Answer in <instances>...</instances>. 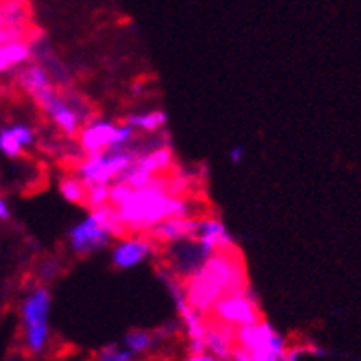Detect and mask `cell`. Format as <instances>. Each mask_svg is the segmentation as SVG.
<instances>
[{
  "instance_id": "d6986e66",
  "label": "cell",
  "mask_w": 361,
  "mask_h": 361,
  "mask_svg": "<svg viewBox=\"0 0 361 361\" xmlns=\"http://www.w3.org/2000/svg\"><path fill=\"white\" fill-rule=\"evenodd\" d=\"M153 336L146 330H131L124 336V345L133 352L135 356H140V354H146L149 352V348L153 347Z\"/></svg>"
},
{
  "instance_id": "277c9868",
  "label": "cell",
  "mask_w": 361,
  "mask_h": 361,
  "mask_svg": "<svg viewBox=\"0 0 361 361\" xmlns=\"http://www.w3.org/2000/svg\"><path fill=\"white\" fill-rule=\"evenodd\" d=\"M50 306L52 297L43 286L30 291L20 305V323H23L24 343L32 354L44 352L50 339Z\"/></svg>"
},
{
  "instance_id": "8fae6325",
  "label": "cell",
  "mask_w": 361,
  "mask_h": 361,
  "mask_svg": "<svg viewBox=\"0 0 361 361\" xmlns=\"http://www.w3.org/2000/svg\"><path fill=\"white\" fill-rule=\"evenodd\" d=\"M200 219L197 216H173L159 221L155 227L147 231V234L153 238V242L162 243H176L183 240L195 238L197 228H200Z\"/></svg>"
},
{
  "instance_id": "ffe728a7",
  "label": "cell",
  "mask_w": 361,
  "mask_h": 361,
  "mask_svg": "<svg viewBox=\"0 0 361 361\" xmlns=\"http://www.w3.org/2000/svg\"><path fill=\"white\" fill-rule=\"evenodd\" d=\"M109 186L104 183H92L87 185V195H85V207L87 209H98L104 204H109Z\"/></svg>"
},
{
  "instance_id": "7a4b0ae2",
  "label": "cell",
  "mask_w": 361,
  "mask_h": 361,
  "mask_svg": "<svg viewBox=\"0 0 361 361\" xmlns=\"http://www.w3.org/2000/svg\"><path fill=\"white\" fill-rule=\"evenodd\" d=\"M170 197L168 179L157 176L149 185L133 188L116 209L128 225L129 233H147L159 221L170 218Z\"/></svg>"
},
{
  "instance_id": "ba28073f",
  "label": "cell",
  "mask_w": 361,
  "mask_h": 361,
  "mask_svg": "<svg viewBox=\"0 0 361 361\" xmlns=\"http://www.w3.org/2000/svg\"><path fill=\"white\" fill-rule=\"evenodd\" d=\"M34 100L63 135L78 137L85 122V107H78L74 98L67 100L54 85L44 89Z\"/></svg>"
},
{
  "instance_id": "9c48e42d",
  "label": "cell",
  "mask_w": 361,
  "mask_h": 361,
  "mask_svg": "<svg viewBox=\"0 0 361 361\" xmlns=\"http://www.w3.org/2000/svg\"><path fill=\"white\" fill-rule=\"evenodd\" d=\"M210 317L233 328L255 323L262 317L257 291L252 290L251 284H249L243 290L224 295L210 312Z\"/></svg>"
},
{
  "instance_id": "484cf974",
  "label": "cell",
  "mask_w": 361,
  "mask_h": 361,
  "mask_svg": "<svg viewBox=\"0 0 361 361\" xmlns=\"http://www.w3.org/2000/svg\"><path fill=\"white\" fill-rule=\"evenodd\" d=\"M231 360H234V361H252V357H251V354L245 350V348L240 347V345H234L233 357H231Z\"/></svg>"
},
{
  "instance_id": "d4e9b609",
  "label": "cell",
  "mask_w": 361,
  "mask_h": 361,
  "mask_svg": "<svg viewBox=\"0 0 361 361\" xmlns=\"http://www.w3.org/2000/svg\"><path fill=\"white\" fill-rule=\"evenodd\" d=\"M11 131H13V135L17 138H19V142L23 144L24 147H28L30 144L34 142V131L28 128V126H24V124H15L11 126Z\"/></svg>"
},
{
  "instance_id": "5bb4252c",
  "label": "cell",
  "mask_w": 361,
  "mask_h": 361,
  "mask_svg": "<svg viewBox=\"0 0 361 361\" xmlns=\"http://www.w3.org/2000/svg\"><path fill=\"white\" fill-rule=\"evenodd\" d=\"M135 162L138 166H142L144 170H147L153 176H164L166 171H170L173 168V152H171L168 146H157L153 149H146V152L137 153Z\"/></svg>"
},
{
  "instance_id": "9a60e30c",
  "label": "cell",
  "mask_w": 361,
  "mask_h": 361,
  "mask_svg": "<svg viewBox=\"0 0 361 361\" xmlns=\"http://www.w3.org/2000/svg\"><path fill=\"white\" fill-rule=\"evenodd\" d=\"M32 43L28 39H15L0 47V72H8L32 59Z\"/></svg>"
},
{
  "instance_id": "e0dca14e",
  "label": "cell",
  "mask_w": 361,
  "mask_h": 361,
  "mask_svg": "<svg viewBox=\"0 0 361 361\" xmlns=\"http://www.w3.org/2000/svg\"><path fill=\"white\" fill-rule=\"evenodd\" d=\"M166 113H162V111H149V113L129 114V116H126L124 122H128L129 126H133L138 131H144V133H157V131H161L166 126Z\"/></svg>"
},
{
  "instance_id": "8992f818",
  "label": "cell",
  "mask_w": 361,
  "mask_h": 361,
  "mask_svg": "<svg viewBox=\"0 0 361 361\" xmlns=\"http://www.w3.org/2000/svg\"><path fill=\"white\" fill-rule=\"evenodd\" d=\"M135 157H137V149H131V146L122 147V149L90 153L80 162L76 176L85 185H92V183L111 185L114 180H118L122 173L133 164Z\"/></svg>"
},
{
  "instance_id": "5b68a950",
  "label": "cell",
  "mask_w": 361,
  "mask_h": 361,
  "mask_svg": "<svg viewBox=\"0 0 361 361\" xmlns=\"http://www.w3.org/2000/svg\"><path fill=\"white\" fill-rule=\"evenodd\" d=\"M234 343L245 348L252 361H284L288 352L286 339L264 317L236 328Z\"/></svg>"
},
{
  "instance_id": "44dd1931",
  "label": "cell",
  "mask_w": 361,
  "mask_h": 361,
  "mask_svg": "<svg viewBox=\"0 0 361 361\" xmlns=\"http://www.w3.org/2000/svg\"><path fill=\"white\" fill-rule=\"evenodd\" d=\"M24 146L19 142V138L15 137L13 131L10 128H6L0 131V152L4 153L6 157H20L23 155Z\"/></svg>"
},
{
  "instance_id": "ac0fdd59",
  "label": "cell",
  "mask_w": 361,
  "mask_h": 361,
  "mask_svg": "<svg viewBox=\"0 0 361 361\" xmlns=\"http://www.w3.org/2000/svg\"><path fill=\"white\" fill-rule=\"evenodd\" d=\"M59 194L63 195V200L68 201V203L83 204L85 203L87 195V185L80 177H65L59 183Z\"/></svg>"
},
{
  "instance_id": "52a82bcc",
  "label": "cell",
  "mask_w": 361,
  "mask_h": 361,
  "mask_svg": "<svg viewBox=\"0 0 361 361\" xmlns=\"http://www.w3.org/2000/svg\"><path fill=\"white\" fill-rule=\"evenodd\" d=\"M135 135H137V129L128 122L113 124L107 120H89L87 124L81 126L78 140H80L81 149L90 155V153L107 152V149L129 147L133 144Z\"/></svg>"
},
{
  "instance_id": "603a6c76",
  "label": "cell",
  "mask_w": 361,
  "mask_h": 361,
  "mask_svg": "<svg viewBox=\"0 0 361 361\" xmlns=\"http://www.w3.org/2000/svg\"><path fill=\"white\" fill-rule=\"evenodd\" d=\"M133 190V186H129L126 180H114L109 186V204L113 207H120L124 203V200L129 195V192Z\"/></svg>"
},
{
  "instance_id": "7c38bea8",
  "label": "cell",
  "mask_w": 361,
  "mask_h": 361,
  "mask_svg": "<svg viewBox=\"0 0 361 361\" xmlns=\"http://www.w3.org/2000/svg\"><path fill=\"white\" fill-rule=\"evenodd\" d=\"M195 240L207 257L214 255L216 251H224V249H236L233 234L228 233L224 221L219 218H212V216L200 219V228H197Z\"/></svg>"
},
{
  "instance_id": "83f0119b",
  "label": "cell",
  "mask_w": 361,
  "mask_h": 361,
  "mask_svg": "<svg viewBox=\"0 0 361 361\" xmlns=\"http://www.w3.org/2000/svg\"><path fill=\"white\" fill-rule=\"evenodd\" d=\"M8 218H10V207H8L4 197H0V221H4Z\"/></svg>"
},
{
  "instance_id": "3957f363",
  "label": "cell",
  "mask_w": 361,
  "mask_h": 361,
  "mask_svg": "<svg viewBox=\"0 0 361 361\" xmlns=\"http://www.w3.org/2000/svg\"><path fill=\"white\" fill-rule=\"evenodd\" d=\"M128 234L129 228L118 209L113 204H104L90 209L87 218L68 231V243L76 255H92L111 245L114 238H124Z\"/></svg>"
},
{
  "instance_id": "7402d4cb",
  "label": "cell",
  "mask_w": 361,
  "mask_h": 361,
  "mask_svg": "<svg viewBox=\"0 0 361 361\" xmlns=\"http://www.w3.org/2000/svg\"><path fill=\"white\" fill-rule=\"evenodd\" d=\"M135 354L128 347H120V345H107L96 354V360L100 361H131Z\"/></svg>"
},
{
  "instance_id": "4316f807",
  "label": "cell",
  "mask_w": 361,
  "mask_h": 361,
  "mask_svg": "<svg viewBox=\"0 0 361 361\" xmlns=\"http://www.w3.org/2000/svg\"><path fill=\"white\" fill-rule=\"evenodd\" d=\"M228 159L233 164H240V162L245 159V149L242 146H234L231 152H228Z\"/></svg>"
},
{
  "instance_id": "cb8c5ba5",
  "label": "cell",
  "mask_w": 361,
  "mask_h": 361,
  "mask_svg": "<svg viewBox=\"0 0 361 361\" xmlns=\"http://www.w3.org/2000/svg\"><path fill=\"white\" fill-rule=\"evenodd\" d=\"M15 39H26V28L24 24H0V47L8 41H15Z\"/></svg>"
},
{
  "instance_id": "6da1fadb",
  "label": "cell",
  "mask_w": 361,
  "mask_h": 361,
  "mask_svg": "<svg viewBox=\"0 0 361 361\" xmlns=\"http://www.w3.org/2000/svg\"><path fill=\"white\" fill-rule=\"evenodd\" d=\"M247 286V271L236 249L216 251L190 275H186L183 282L188 302L204 317H209L224 295L243 290Z\"/></svg>"
},
{
  "instance_id": "30bf717a",
  "label": "cell",
  "mask_w": 361,
  "mask_h": 361,
  "mask_svg": "<svg viewBox=\"0 0 361 361\" xmlns=\"http://www.w3.org/2000/svg\"><path fill=\"white\" fill-rule=\"evenodd\" d=\"M153 252V238L147 233H135L133 236L120 238L111 251V262L118 269H131L140 266Z\"/></svg>"
},
{
  "instance_id": "2e32d148",
  "label": "cell",
  "mask_w": 361,
  "mask_h": 361,
  "mask_svg": "<svg viewBox=\"0 0 361 361\" xmlns=\"http://www.w3.org/2000/svg\"><path fill=\"white\" fill-rule=\"evenodd\" d=\"M19 85L32 98H35L44 89L52 87V80H50V74H48L44 67H41V65H30V67H26L19 74Z\"/></svg>"
},
{
  "instance_id": "4fadbf2b",
  "label": "cell",
  "mask_w": 361,
  "mask_h": 361,
  "mask_svg": "<svg viewBox=\"0 0 361 361\" xmlns=\"http://www.w3.org/2000/svg\"><path fill=\"white\" fill-rule=\"evenodd\" d=\"M234 330L236 328L219 323L212 317H210V321H207L204 343H207V350L214 356L216 361H227L233 357V348L236 345L234 343Z\"/></svg>"
}]
</instances>
